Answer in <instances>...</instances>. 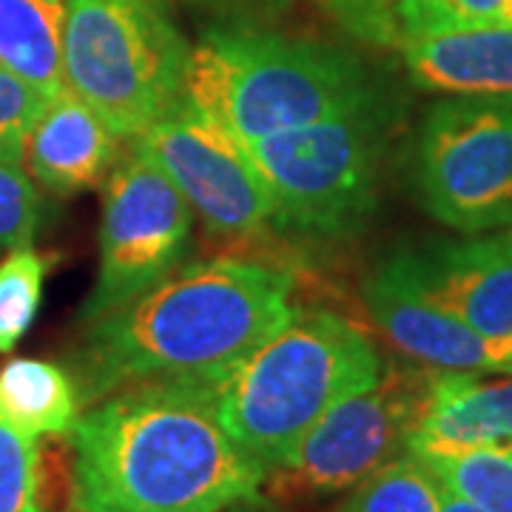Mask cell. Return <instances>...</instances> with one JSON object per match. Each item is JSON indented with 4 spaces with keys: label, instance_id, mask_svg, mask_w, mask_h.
<instances>
[{
    "label": "cell",
    "instance_id": "6da1fadb",
    "mask_svg": "<svg viewBox=\"0 0 512 512\" xmlns=\"http://www.w3.org/2000/svg\"><path fill=\"white\" fill-rule=\"evenodd\" d=\"M66 441L77 512H222L268 478L225 433L202 376L126 384L74 421Z\"/></svg>",
    "mask_w": 512,
    "mask_h": 512
},
{
    "label": "cell",
    "instance_id": "7a4b0ae2",
    "mask_svg": "<svg viewBox=\"0 0 512 512\" xmlns=\"http://www.w3.org/2000/svg\"><path fill=\"white\" fill-rule=\"evenodd\" d=\"M293 279L242 259L191 262L117 311L86 322L77 382L94 402L148 379H217L282 330Z\"/></svg>",
    "mask_w": 512,
    "mask_h": 512
},
{
    "label": "cell",
    "instance_id": "3957f363",
    "mask_svg": "<svg viewBox=\"0 0 512 512\" xmlns=\"http://www.w3.org/2000/svg\"><path fill=\"white\" fill-rule=\"evenodd\" d=\"M384 367L373 339L339 313L296 311L211 387L225 433L271 473L330 407L379 382Z\"/></svg>",
    "mask_w": 512,
    "mask_h": 512
},
{
    "label": "cell",
    "instance_id": "277c9868",
    "mask_svg": "<svg viewBox=\"0 0 512 512\" xmlns=\"http://www.w3.org/2000/svg\"><path fill=\"white\" fill-rule=\"evenodd\" d=\"M185 100L242 143L382 100L348 52L271 32H208L191 46Z\"/></svg>",
    "mask_w": 512,
    "mask_h": 512
},
{
    "label": "cell",
    "instance_id": "5b68a950",
    "mask_svg": "<svg viewBox=\"0 0 512 512\" xmlns=\"http://www.w3.org/2000/svg\"><path fill=\"white\" fill-rule=\"evenodd\" d=\"M188 55L160 0H66V86L117 137L143 134L183 100Z\"/></svg>",
    "mask_w": 512,
    "mask_h": 512
},
{
    "label": "cell",
    "instance_id": "8992f818",
    "mask_svg": "<svg viewBox=\"0 0 512 512\" xmlns=\"http://www.w3.org/2000/svg\"><path fill=\"white\" fill-rule=\"evenodd\" d=\"M387 111L382 100L245 143L276 205V225L339 239L376 211Z\"/></svg>",
    "mask_w": 512,
    "mask_h": 512
},
{
    "label": "cell",
    "instance_id": "52a82bcc",
    "mask_svg": "<svg viewBox=\"0 0 512 512\" xmlns=\"http://www.w3.org/2000/svg\"><path fill=\"white\" fill-rule=\"evenodd\" d=\"M413 185L424 211L458 234L510 228L512 100H439L416 131Z\"/></svg>",
    "mask_w": 512,
    "mask_h": 512
},
{
    "label": "cell",
    "instance_id": "ba28073f",
    "mask_svg": "<svg viewBox=\"0 0 512 512\" xmlns=\"http://www.w3.org/2000/svg\"><path fill=\"white\" fill-rule=\"evenodd\" d=\"M433 376L430 367L387 362L379 382L342 399L316 421L293 456L268 473L262 495L279 507L339 495L407 453Z\"/></svg>",
    "mask_w": 512,
    "mask_h": 512
},
{
    "label": "cell",
    "instance_id": "9c48e42d",
    "mask_svg": "<svg viewBox=\"0 0 512 512\" xmlns=\"http://www.w3.org/2000/svg\"><path fill=\"white\" fill-rule=\"evenodd\" d=\"M191 220L194 211L180 188L151 154L131 146L106 185L100 265L80 322L123 308L174 274L191 245Z\"/></svg>",
    "mask_w": 512,
    "mask_h": 512
},
{
    "label": "cell",
    "instance_id": "30bf717a",
    "mask_svg": "<svg viewBox=\"0 0 512 512\" xmlns=\"http://www.w3.org/2000/svg\"><path fill=\"white\" fill-rule=\"evenodd\" d=\"M180 188L211 234L254 237L276 225V205L248 146L194 103L177 100L134 137Z\"/></svg>",
    "mask_w": 512,
    "mask_h": 512
},
{
    "label": "cell",
    "instance_id": "8fae6325",
    "mask_svg": "<svg viewBox=\"0 0 512 512\" xmlns=\"http://www.w3.org/2000/svg\"><path fill=\"white\" fill-rule=\"evenodd\" d=\"M384 265L436 308L495 342H512V234H467L396 251Z\"/></svg>",
    "mask_w": 512,
    "mask_h": 512
},
{
    "label": "cell",
    "instance_id": "7c38bea8",
    "mask_svg": "<svg viewBox=\"0 0 512 512\" xmlns=\"http://www.w3.org/2000/svg\"><path fill=\"white\" fill-rule=\"evenodd\" d=\"M365 308L393 348L430 370L512 373V342L481 336L379 262L362 282Z\"/></svg>",
    "mask_w": 512,
    "mask_h": 512
},
{
    "label": "cell",
    "instance_id": "4fadbf2b",
    "mask_svg": "<svg viewBox=\"0 0 512 512\" xmlns=\"http://www.w3.org/2000/svg\"><path fill=\"white\" fill-rule=\"evenodd\" d=\"M410 80L447 97L512 100V26H456L402 37Z\"/></svg>",
    "mask_w": 512,
    "mask_h": 512
},
{
    "label": "cell",
    "instance_id": "5bb4252c",
    "mask_svg": "<svg viewBox=\"0 0 512 512\" xmlns=\"http://www.w3.org/2000/svg\"><path fill=\"white\" fill-rule=\"evenodd\" d=\"M493 444H512V373L484 379L470 370H436L407 453L433 456Z\"/></svg>",
    "mask_w": 512,
    "mask_h": 512
},
{
    "label": "cell",
    "instance_id": "9a60e30c",
    "mask_svg": "<svg viewBox=\"0 0 512 512\" xmlns=\"http://www.w3.org/2000/svg\"><path fill=\"white\" fill-rule=\"evenodd\" d=\"M117 154V134L66 86L32 128L23 163L40 188L74 197L103 183Z\"/></svg>",
    "mask_w": 512,
    "mask_h": 512
},
{
    "label": "cell",
    "instance_id": "2e32d148",
    "mask_svg": "<svg viewBox=\"0 0 512 512\" xmlns=\"http://www.w3.org/2000/svg\"><path fill=\"white\" fill-rule=\"evenodd\" d=\"M63 29L66 0H0V66L52 100L66 89Z\"/></svg>",
    "mask_w": 512,
    "mask_h": 512
},
{
    "label": "cell",
    "instance_id": "e0dca14e",
    "mask_svg": "<svg viewBox=\"0 0 512 512\" xmlns=\"http://www.w3.org/2000/svg\"><path fill=\"white\" fill-rule=\"evenodd\" d=\"M80 419L74 379L55 362L12 359L0 367V421L29 439L69 436Z\"/></svg>",
    "mask_w": 512,
    "mask_h": 512
},
{
    "label": "cell",
    "instance_id": "ac0fdd59",
    "mask_svg": "<svg viewBox=\"0 0 512 512\" xmlns=\"http://www.w3.org/2000/svg\"><path fill=\"white\" fill-rule=\"evenodd\" d=\"M416 458L441 487L481 512H512V444Z\"/></svg>",
    "mask_w": 512,
    "mask_h": 512
},
{
    "label": "cell",
    "instance_id": "d6986e66",
    "mask_svg": "<svg viewBox=\"0 0 512 512\" xmlns=\"http://www.w3.org/2000/svg\"><path fill=\"white\" fill-rule=\"evenodd\" d=\"M441 484L413 453L387 461L350 487L336 512H439Z\"/></svg>",
    "mask_w": 512,
    "mask_h": 512
},
{
    "label": "cell",
    "instance_id": "ffe728a7",
    "mask_svg": "<svg viewBox=\"0 0 512 512\" xmlns=\"http://www.w3.org/2000/svg\"><path fill=\"white\" fill-rule=\"evenodd\" d=\"M49 274V256L32 245L15 248L0 262V353L18 348L40 311L43 282Z\"/></svg>",
    "mask_w": 512,
    "mask_h": 512
},
{
    "label": "cell",
    "instance_id": "44dd1931",
    "mask_svg": "<svg viewBox=\"0 0 512 512\" xmlns=\"http://www.w3.org/2000/svg\"><path fill=\"white\" fill-rule=\"evenodd\" d=\"M0 512H46V461L35 439L0 421Z\"/></svg>",
    "mask_w": 512,
    "mask_h": 512
},
{
    "label": "cell",
    "instance_id": "7402d4cb",
    "mask_svg": "<svg viewBox=\"0 0 512 512\" xmlns=\"http://www.w3.org/2000/svg\"><path fill=\"white\" fill-rule=\"evenodd\" d=\"M49 217L37 183L20 163L0 160V251L32 245Z\"/></svg>",
    "mask_w": 512,
    "mask_h": 512
},
{
    "label": "cell",
    "instance_id": "603a6c76",
    "mask_svg": "<svg viewBox=\"0 0 512 512\" xmlns=\"http://www.w3.org/2000/svg\"><path fill=\"white\" fill-rule=\"evenodd\" d=\"M399 20L402 37L484 23L512 26V0H399Z\"/></svg>",
    "mask_w": 512,
    "mask_h": 512
},
{
    "label": "cell",
    "instance_id": "cb8c5ba5",
    "mask_svg": "<svg viewBox=\"0 0 512 512\" xmlns=\"http://www.w3.org/2000/svg\"><path fill=\"white\" fill-rule=\"evenodd\" d=\"M46 106V94L0 66V160L23 163L29 134Z\"/></svg>",
    "mask_w": 512,
    "mask_h": 512
},
{
    "label": "cell",
    "instance_id": "d4e9b609",
    "mask_svg": "<svg viewBox=\"0 0 512 512\" xmlns=\"http://www.w3.org/2000/svg\"><path fill=\"white\" fill-rule=\"evenodd\" d=\"M345 32L370 46H402L399 0H325Z\"/></svg>",
    "mask_w": 512,
    "mask_h": 512
},
{
    "label": "cell",
    "instance_id": "484cf974",
    "mask_svg": "<svg viewBox=\"0 0 512 512\" xmlns=\"http://www.w3.org/2000/svg\"><path fill=\"white\" fill-rule=\"evenodd\" d=\"M222 512H276L274 504L265 498V495L259 493L254 498H245V501H239V504H231V507H225Z\"/></svg>",
    "mask_w": 512,
    "mask_h": 512
},
{
    "label": "cell",
    "instance_id": "4316f807",
    "mask_svg": "<svg viewBox=\"0 0 512 512\" xmlns=\"http://www.w3.org/2000/svg\"><path fill=\"white\" fill-rule=\"evenodd\" d=\"M439 512H481L473 504H467L464 498L453 495L447 487H441V510Z\"/></svg>",
    "mask_w": 512,
    "mask_h": 512
},
{
    "label": "cell",
    "instance_id": "83f0119b",
    "mask_svg": "<svg viewBox=\"0 0 512 512\" xmlns=\"http://www.w3.org/2000/svg\"><path fill=\"white\" fill-rule=\"evenodd\" d=\"M510 234H512V225H510Z\"/></svg>",
    "mask_w": 512,
    "mask_h": 512
},
{
    "label": "cell",
    "instance_id": "f1b7e54d",
    "mask_svg": "<svg viewBox=\"0 0 512 512\" xmlns=\"http://www.w3.org/2000/svg\"><path fill=\"white\" fill-rule=\"evenodd\" d=\"M72 512H77V510H72Z\"/></svg>",
    "mask_w": 512,
    "mask_h": 512
}]
</instances>
